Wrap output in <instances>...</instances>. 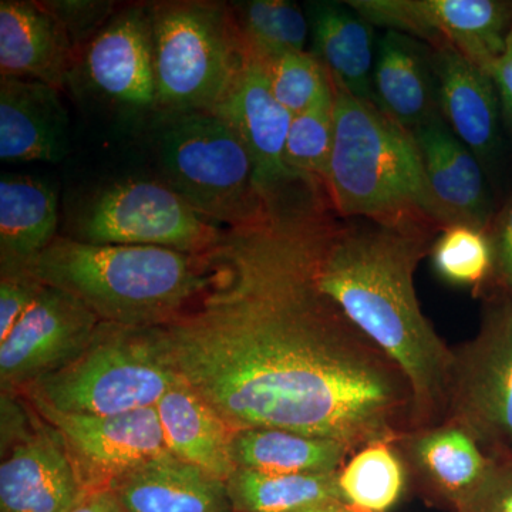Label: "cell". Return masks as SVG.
<instances>
[{
  "mask_svg": "<svg viewBox=\"0 0 512 512\" xmlns=\"http://www.w3.org/2000/svg\"><path fill=\"white\" fill-rule=\"evenodd\" d=\"M376 28L413 37L430 47L457 50L485 73L504 55L512 29L505 0H348Z\"/></svg>",
  "mask_w": 512,
  "mask_h": 512,
  "instance_id": "10",
  "label": "cell"
},
{
  "mask_svg": "<svg viewBox=\"0 0 512 512\" xmlns=\"http://www.w3.org/2000/svg\"><path fill=\"white\" fill-rule=\"evenodd\" d=\"M177 379L150 329L100 322L76 359L28 392L33 403L56 412L111 416L156 407Z\"/></svg>",
  "mask_w": 512,
  "mask_h": 512,
  "instance_id": "7",
  "label": "cell"
},
{
  "mask_svg": "<svg viewBox=\"0 0 512 512\" xmlns=\"http://www.w3.org/2000/svg\"><path fill=\"white\" fill-rule=\"evenodd\" d=\"M69 148V116L60 90L36 80L0 77L2 161L56 164Z\"/></svg>",
  "mask_w": 512,
  "mask_h": 512,
  "instance_id": "18",
  "label": "cell"
},
{
  "mask_svg": "<svg viewBox=\"0 0 512 512\" xmlns=\"http://www.w3.org/2000/svg\"><path fill=\"white\" fill-rule=\"evenodd\" d=\"M84 69L90 83L114 103L156 113L153 36L147 6H130L87 43Z\"/></svg>",
  "mask_w": 512,
  "mask_h": 512,
  "instance_id": "15",
  "label": "cell"
},
{
  "mask_svg": "<svg viewBox=\"0 0 512 512\" xmlns=\"http://www.w3.org/2000/svg\"><path fill=\"white\" fill-rule=\"evenodd\" d=\"M33 404L62 437L79 468L84 491L109 488L128 471L170 453L156 407L111 416H87Z\"/></svg>",
  "mask_w": 512,
  "mask_h": 512,
  "instance_id": "12",
  "label": "cell"
},
{
  "mask_svg": "<svg viewBox=\"0 0 512 512\" xmlns=\"http://www.w3.org/2000/svg\"><path fill=\"white\" fill-rule=\"evenodd\" d=\"M440 113L484 170L503 151V114L493 77L448 46L430 47Z\"/></svg>",
  "mask_w": 512,
  "mask_h": 512,
  "instance_id": "17",
  "label": "cell"
},
{
  "mask_svg": "<svg viewBox=\"0 0 512 512\" xmlns=\"http://www.w3.org/2000/svg\"><path fill=\"white\" fill-rule=\"evenodd\" d=\"M298 183L268 195L261 220L205 252L207 284L150 329L168 367L235 431L282 429L353 450L414 429L402 369L320 289L313 212Z\"/></svg>",
  "mask_w": 512,
  "mask_h": 512,
  "instance_id": "1",
  "label": "cell"
},
{
  "mask_svg": "<svg viewBox=\"0 0 512 512\" xmlns=\"http://www.w3.org/2000/svg\"><path fill=\"white\" fill-rule=\"evenodd\" d=\"M100 319L69 293L40 286L35 301L0 342L3 393L26 389L76 359Z\"/></svg>",
  "mask_w": 512,
  "mask_h": 512,
  "instance_id": "11",
  "label": "cell"
},
{
  "mask_svg": "<svg viewBox=\"0 0 512 512\" xmlns=\"http://www.w3.org/2000/svg\"><path fill=\"white\" fill-rule=\"evenodd\" d=\"M335 141L326 197L340 218L439 235L450 227L434 200L413 134L375 103L333 82Z\"/></svg>",
  "mask_w": 512,
  "mask_h": 512,
  "instance_id": "3",
  "label": "cell"
},
{
  "mask_svg": "<svg viewBox=\"0 0 512 512\" xmlns=\"http://www.w3.org/2000/svg\"><path fill=\"white\" fill-rule=\"evenodd\" d=\"M491 77H493L498 97H500L504 127L507 128L512 138V29L508 36L504 55L495 63Z\"/></svg>",
  "mask_w": 512,
  "mask_h": 512,
  "instance_id": "37",
  "label": "cell"
},
{
  "mask_svg": "<svg viewBox=\"0 0 512 512\" xmlns=\"http://www.w3.org/2000/svg\"><path fill=\"white\" fill-rule=\"evenodd\" d=\"M232 15L248 49L268 60L306 52L311 39L305 9L291 0H247L231 3Z\"/></svg>",
  "mask_w": 512,
  "mask_h": 512,
  "instance_id": "29",
  "label": "cell"
},
{
  "mask_svg": "<svg viewBox=\"0 0 512 512\" xmlns=\"http://www.w3.org/2000/svg\"><path fill=\"white\" fill-rule=\"evenodd\" d=\"M335 141V96L326 94L308 110L293 116L286 138L285 164L303 180L325 188Z\"/></svg>",
  "mask_w": 512,
  "mask_h": 512,
  "instance_id": "31",
  "label": "cell"
},
{
  "mask_svg": "<svg viewBox=\"0 0 512 512\" xmlns=\"http://www.w3.org/2000/svg\"><path fill=\"white\" fill-rule=\"evenodd\" d=\"M158 164L170 185L202 217L224 228L264 217L266 195L242 138L207 111L157 113Z\"/></svg>",
  "mask_w": 512,
  "mask_h": 512,
  "instance_id": "6",
  "label": "cell"
},
{
  "mask_svg": "<svg viewBox=\"0 0 512 512\" xmlns=\"http://www.w3.org/2000/svg\"><path fill=\"white\" fill-rule=\"evenodd\" d=\"M396 439L372 441L348 458L336 474L342 503L365 512H390L412 493Z\"/></svg>",
  "mask_w": 512,
  "mask_h": 512,
  "instance_id": "27",
  "label": "cell"
},
{
  "mask_svg": "<svg viewBox=\"0 0 512 512\" xmlns=\"http://www.w3.org/2000/svg\"><path fill=\"white\" fill-rule=\"evenodd\" d=\"M73 63L66 29L42 2H0V77L36 80L62 92Z\"/></svg>",
  "mask_w": 512,
  "mask_h": 512,
  "instance_id": "20",
  "label": "cell"
},
{
  "mask_svg": "<svg viewBox=\"0 0 512 512\" xmlns=\"http://www.w3.org/2000/svg\"><path fill=\"white\" fill-rule=\"evenodd\" d=\"M156 113H214L247 63L249 49L227 3L148 5Z\"/></svg>",
  "mask_w": 512,
  "mask_h": 512,
  "instance_id": "5",
  "label": "cell"
},
{
  "mask_svg": "<svg viewBox=\"0 0 512 512\" xmlns=\"http://www.w3.org/2000/svg\"><path fill=\"white\" fill-rule=\"evenodd\" d=\"M265 64L275 99L292 116L303 113L332 93L328 70L311 52L286 53Z\"/></svg>",
  "mask_w": 512,
  "mask_h": 512,
  "instance_id": "32",
  "label": "cell"
},
{
  "mask_svg": "<svg viewBox=\"0 0 512 512\" xmlns=\"http://www.w3.org/2000/svg\"><path fill=\"white\" fill-rule=\"evenodd\" d=\"M214 114L244 141L254 161L256 183L266 197L303 181L285 164L293 116L275 99L264 59L249 50L244 69Z\"/></svg>",
  "mask_w": 512,
  "mask_h": 512,
  "instance_id": "13",
  "label": "cell"
},
{
  "mask_svg": "<svg viewBox=\"0 0 512 512\" xmlns=\"http://www.w3.org/2000/svg\"><path fill=\"white\" fill-rule=\"evenodd\" d=\"M84 493L79 468L55 429L33 430L0 466V512H70Z\"/></svg>",
  "mask_w": 512,
  "mask_h": 512,
  "instance_id": "16",
  "label": "cell"
},
{
  "mask_svg": "<svg viewBox=\"0 0 512 512\" xmlns=\"http://www.w3.org/2000/svg\"><path fill=\"white\" fill-rule=\"evenodd\" d=\"M429 256L434 274L444 284L474 293L491 285L493 251L481 229L463 224L444 228L431 244Z\"/></svg>",
  "mask_w": 512,
  "mask_h": 512,
  "instance_id": "30",
  "label": "cell"
},
{
  "mask_svg": "<svg viewBox=\"0 0 512 512\" xmlns=\"http://www.w3.org/2000/svg\"><path fill=\"white\" fill-rule=\"evenodd\" d=\"M40 282L26 271L2 272L0 279V342H3L19 319L35 301Z\"/></svg>",
  "mask_w": 512,
  "mask_h": 512,
  "instance_id": "35",
  "label": "cell"
},
{
  "mask_svg": "<svg viewBox=\"0 0 512 512\" xmlns=\"http://www.w3.org/2000/svg\"><path fill=\"white\" fill-rule=\"evenodd\" d=\"M373 103L413 133L441 117L430 46L384 30L372 74Z\"/></svg>",
  "mask_w": 512,
  "mask_h": 512,
  "instance_id": "21",
  "label": "cell"
},
{
  "mask_svg": "<svg viewBox=\"0 0 512 512\" xmlns=\"http://www.w3.org/2000/svg\"><path fill=\"white\" fill-rule=\"evenodd\" d=\"M311 29V53L330 79L357 99L370 101L379 36L376 26L348 2L315 0L305 6Z\"/></svg>",
  "mask_w": 512,
  "mask_h": 512,
  "instance_id": "23",
  "label": "cell"
},
{
  "mask_svg": "<svg viewBox=\"0 0 512 512\" xmlns=\"http://www.w3.org/2000/svg\"><path fill=\"white\" fill-rule=\"evenodd\" d=\"M320 289L402 369L414 394V429L446 417L453 348L424 316L414 288L437 235L340 218L328 200L313 212Z\"/></svg>",
  "mask_w": 512,
  "mask_h": 512,
  "instance_id": "2",
  "label": "cell"
},
{
  "mask_svg": "<svg viewBox=\"0 0 512 512\" xmlns=\"http://www.w3.org/2000/svg\"><path fill=\"white\" fill-rule=\"evenodd\" d=\"M434 200L450 225H470L488 231L494 220V200L485 170L443 117L413 131Z\"/></svg>",
  "mask_w": 512,
  "mask_h": 512,
  "instance_id": "19",
  "label": "cell"
},
{
  "mask_svg": "<svg viewBox=\"0 0 512 512\" xmlns=\"http://www.w3.org/2000/svg\"><path fill=\"white\" fill-rule=\"evenodd\" d=\"M487 235L493 251L491 285L512 296V197L495 212Z\"/></svg>",
  "mask_w": 512,
  "mask_h": 512,
  "instance_id": "36",
  "label": "cell"
},
{
  "mask_svg": "<svg viewBox=\"0 0 512 512\" xmlns=\"http://www.w3.org/2000/svg\"><path fill=\"white\" fill-rule=\"evenodd\" d=\"M42 5L62 23L74 49L82 43H89L114 16L113 2L59 0L42 2Z\"/></svg>",
  "mask_w": 512,
  "mask_h": 512,
  "instance_id": "33",
  "label": "cell"
},
{
  "mask_svg": "<svg viewBox=\"0 0 512 512\" xmlns=\"http://www.w3.org/2000/svg\"><path fill=\"white\" fill-rule=\"evenodd\" d=\"M70 512H126L109 488L86 490Z\"/></svg>",
  "mask_w": 512,
  "mask_h": 512,
  "instance_id": "38",
  "label": "cell"
},
{
  "mask_svg": "<svg viewBox=\"0 0 512 512\" xmlns=\"http://www.w3.org/2000/svg\"><path fill=\"white\" fill-rule=\"evenodd\" d=\"M56 192L30 175L3 174L0 180V262L2 272L26 266L57 238Z\"/></svg>",
  "mask_w": 512,
  "mask_h": 512,
  "instance_id": "25",
  "label": "cell"
},
{
  "mask_svg": "<svg viewBox=\"0 0 512 512\" xmlns=\"http://www.w3.org/2000/svg\"><path fill=\"white\" fill-rule=\"evenodd\" d=\"M295 512H365L356 510V508L350 507V505L342 503V501H326V503H320L311 505V507L302 508V510Z\"/></svg>",
  "mask_w": 512,
  "mask_h": 512,
  "instance_id": "39",
  "label": "cell"
},
{
  "mask_svg": "<svg viewBox=\"0 0 512 512\" xmlns=\"http://www.w3.org/2000/svg\"><path fill=\"white\" fill-rule=\"evenodd\" d=\"M353 453L339 441L282 429L237 430L231 446L235 468L271 474L338 473Z\"/></svg>",
  "mask_w": 512,
  "mask_h": 512,
  "instance_id": "26",
  "label": "cell"
},
{
  "mask_svg": "<svg viewBox=\"0 0 512 512\" xmlns=\"http://www.w3.org/2000/svg\"><path fill=\"white\" fill-rule=\"evenodd\" d=\"M225 231L202 217L170 185L127 180L109 185L89 202L77 222L76 239L202 255L220 244Z\"/></svg>",
  "mask_w": 512,
  "mask_h": 512,
  "instance_id": "9",
  "label": "cell"
},
{
  "mask_svg": "<svg viewBox=\"0 0 512 512\" xmlns=\"http://www.w3.org/2000/svg\"><path fill=\"white\" fill-rule=\"evenodd\" d=\"M511 298H512V296H511Z\"/></svg>",
  "mask_w": 512,
  "mask_h": 512,
  "instance_id": "40",
  "label": "cell"
},
{
  "mask_svg": "<svg viewBox=\"0 0 512 512\" xmlns=\"http://www.w3.org/2000/svg\"><path fill=\"white\" fill-rule=\"evenodd\" d=\"M126 512H234L227 481L171 453L109 485Z\"/></svg>",
  "mask_w": 512,
  "mask_h": 512,
  "instance_id": "22",
  "label": "cell"
},
{
  "mask_svg": "<svg viewBox=\"0 0 512 512\" xmlns=\"http://www.w3.org/2000/svg\"><path fill=\"white\" fill-rule=\"evenodd\" d=\"M396 444L413 493L431 507L451 512L467 503L493 463L467 431L448 420L406 431Z\"/></svg>",
  "mask_w": 512,
  "mask_h": 512,
  "instance_id": "14",
  "label": "cell"
},
{
  "mask_svg": "<svg viewBox=\"0 0 512 512\" xmlns=\"http://www.w3.org/2000/svg\"><path fill=\"white\" fill-rule=\"evenodd\" d=\"M457 512H512V456L493 458L483 481Z\"/></svg>",
  "mask_w": 512,
  "mask_h": 512,
  "instance_id": "34",
  "label": "cell"
},
{
  "mask_svg": "<svg viewBox=\"0 0 512 512\" xmlns=\"http://www.w3.org/2000/svg\"><path fill=\"white\" fill-rule=\"evenodd\" d=\"M165 444L173 456L227 481L235 471L231 457L235 430L217 410L178 376L156 404Z\"/></svg>",
  "mask_w": 512,
  "mask_h": 512,
  "instance_id": "24",
  "label": "cell"
},
{
  "mask_svg": "<svg viewBox=\"0 0 512 512\" xmlns=\"http://www.w3.org/2000/svg\"><path fill=\"white\" fill-rule=\"evenodd\" d=\"M26 272L74 296L100 322L130 328L170 322L207 284L204 254L67 237H57Z\"/></svg>",
  "mask_w": 512,
  "mask_h": 512,
  "instance_id": "4",
  "label": "cell"
},
{
  "mask_svg": "<svg viewBox=\"0 0 512 512\" xmlns=\"http://www.w3.org/2000/svg\"><path fill=\"white\" fill-rule=\"evenodd\" d=\"M490 458L512 456V298L488 303L473 339L453 348L446 417Z\"/></svg>",
  "mask_w": 512,
  "mask_h": 512,
  "instance_id": "8",
  "label": "cell"
},
{
  "mask_svg": "<svg viewBox=\"0 0 512 512\" xmlns=\"http://www.w3.org/2000/svg\"><path fill=\"white\" fill-rule=\"evenodd\" d=\"M336 474H271L235 468L227 484L234 512H295L342 501Z\"/></svg>",
  "mask_w": 512,
  "mask_h": 512,
  "instance_id": "28",
  "label": "cell"
}]
</instances>
